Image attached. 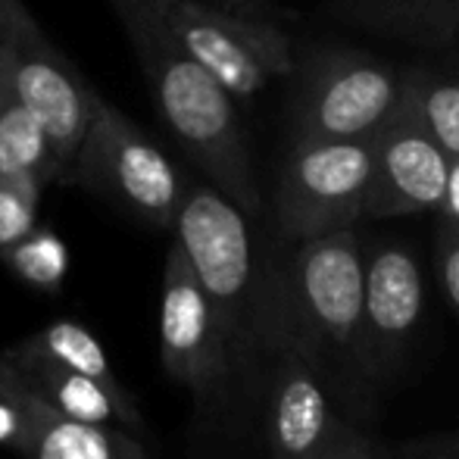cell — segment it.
<instances>
[{
	"instance_id": "obj_1",
	"label": "cell",
	"mask_w": 459,
	"mask_h": 459,
	"mask_svg": "<svg viewBox=\"0 0 459 459\" xmlns=\"http://www.w3.org/2000/svg\"><path fill=\"white\" fill-rule=\"evenodd\" d=\"M290 344L303 351L332 400L351 422L368 429L378 412L363 334V247L353 229L297 241L281 266Z\"/></svg>"
},
{
	"instance_id": "obj_2",
	"label": "cell",
	"mask_w": 459,
	"mask_h": 459,
	"mask_svg": "<svg viewBox=\"0 0 459 459\" xmlns=\"http://www.w3.org/2000/svg\"><path fill=\"white\" fill-rule=\"evenodd\" d=\"M144 69L160 116L169 132L244 216L260 212L250 147L238 119L235 97L225 91L191 54L169 35L147 0H109Z\"/></svg>"
},
{
	"instance_id": "obj_3",
	"label": "cell",
	"mask_w": 459,
	"mask_h": 459,
	"mask_svg": "<svg viewBox=\"0 0 459 459\" xmlns=\"http://www.w3.org/2000/svg\"><path fill=\"white\" fill-rule=\"evenodd\" d=\"M176 244L204 288L225 334L256 359L290 344L281 266L256 260L247 216L216 187L185 191L176 212Z\"/></svg>"
},
{
	"instance_id": "obj_4",
	"label": "cell",
	"mask_w": 459,
	"mask_h": 459,
	"mask_svg": "<svg viewBox=\"0 0 459 459\" xmlns=\"http://www.w3.org/2000/svg\"><path fill=\"white\" fill-rule=\"evenodd\" d=\"M160 359L200 412H219L238 400L263 403L269 359L250 357L225 334L176 241L163 269Z\"/></svg>"
},
{
	"instance_id": "obj_5",
	"label": "cell",
	"mask_w": 459,
	"mask_h": 459,
	"mask_svg": "<svg viewBox=\"0 0 459 459\" xmlns=\"http://www.w3.org/2000/svg\"><path fill=\"white\" fill-rule=\"evenodd\" d=\"M66 178L116 200L157 229H172L185 197L182 176L169 157L100 94Z\"/></svg>"
},
{
	"instance_id": "obj_6",
	"label": "cell",
	"mask_w": 459,
	"mask_h": 459,
	"mask_svg": "<svg viewBox=\"0 0 459 459\" xmlns=\"http://www.w3.org/2000/svg\"><path fill=\"white\" fill-rule=\"evenodd\" d=\"M169 35L231 97H256L294 73V48L278 25L200 0H147Z\"/></svg>"
},
{
	"instance_id": "obj_7",
	"label": "cell",
	"mask_w": 459,
	"mask_h": 459,
	"mask_svg": "<svg viewBox=\"0 0 459 459\" xmlns=\"http://www.w3.org/2000/svg\"><path fill=\"white\" fill-rule=\"evenodd\" d=\"M0 35L10 48L16 103H22L44 128L54 147L56 178H66L91 119L94 88L48 41L22 0H0Z\"/></svg>"
},
{
	"instance_id": "obj_8",
	"label": "cell",
	"mask_w": 459,
	"mask_h": 459,
	"mask_svg": "<svg viewBox=\"0 0 459 459\" xmlns=\"http://www.w3.org/2000/svg\"><path fill=\"white\" fill-rule=\"evenodd\" d=\"M372 182L368 141H294L275 191V219L288 241H307L363 219Z\"/></svg>"
},
{
	"instance_id": "obj_9",
	"label": "cell",
	"mask_w": 459,
	"mask_h": 459,
	"mask_svg": "<svg viewBox=\"0 0 459 459\" xmlns=\"http://www.w3.org/2000/svg\"><path fill=\"white\" fill-rule=\"evenodd\" d=\"M403 75L351 50H322L300 73L297 141H368L397 107Z\"/></svg>"
},
{
	"instance_id": "obj_10",
	"label": "cell",
	"mask_w": 459,
	"mask_h": 459,
	"mask_svg": "<svg viewBox=\"0 0 459 459\" xmlns=\"http://www.w3.org/2000/svg\"><path fill=\"white\" fill-rule=\"evenodd\" d=\"M341 412L325 381L297 344L269 359L260 406V435L269 459H334L359 435Z\"/></svg>"
},
{
	"instance_id": "obj_11",
	"label": "cell",
	"mask_w": 459,
	"mask_h": 459,
	"mask_svg": "<svg viewBox=\"0 0 459 459\" xmlns=\"http://www.w3.org/2000/svg\"><path fill=\"white\" fill-rule=\"evenodd\" d=\"M450 185V160L422 126L410 75L381 128L372 134V182L363 216L397 219L444 210Z\"/></svg>"
},
{
	"instance_id": "obj_12",
	"label": "cell",
	"mask_w": 459,
	"mask_h": 459,
	"mask_svg": "<svg viewBox=\"0 0 459 459\" xmlns=\"http://www.w3.org/2000/svg\"><path fill=\"white\" fill-rule=\"evenodd\" d=\"M425 319L419 256L403 241H381L363 254V334L378 394L385 397L412 357Z\"/></svg>"
},
{
	"instance_id": "obj_13",
	"label": "cell",
	"mask_w": 459,
	"mask_h": 459,
	"mask_svg": "<svg viewBox=\"0 0 459 459\" xmlns=\"http://www.w3.org/2000/svg\"><path fill=\"white\" fill-rule=\"evenodd\" d=\"M10 366L22 375V381L60 416H69L75 422H91V425H122L128 431H141V412L138 406H128L116 400L103 385L85 378V375L73 372V368L54 363L44 353L31 351L25 341L4 347Z\"/></svg>"
},
{
	"instance_id": "obj_14",
	"label": "cell",
	"mask_w": 459,
	"mask_h": 459,
	"mask_svg": "<svg viewBox=\"0 0 459 459\" xmlns=\"http://www.w3.org/2000/svg\"><path fill=\"white\" fill-rule=\"evenodd\" d=\"M22 459H147V454L144 444L122 425L75 422L50 410L35 394L31 435Z\"/></svg>"
},
{
	"instance_id": "obj_15",
	"label": "cell",
	"mask_w": 459,
	"mask_h": 459,
	"mask_svg": "<svg viewBox=\"0 0 459 459\" xmlns=\"http://www.w3.org/2000/svg\"><path fill=\"white\" fill-rule=\"evenodd\" d=\"M341 16L372 31L422 44L459 38V0H341Z\"/></svg>"
},
{
	"instance_id": "obj_16",
	"label": "cell",
	"mask_w": 459,
	"mask_h": 459,
	"mask_svg": "<svg viewBox=\"0 0 459 459\" xmlns=\"http://www.w3.org/2000/svg\"><path fill=\"white\" fill-rule=\"evenodd\" d=\"M22 341L31 351L50 357L54 363L73 368V372L103 385L116 400L134 406L132 394H128L126 387L119 385V378L113 375V366H109V357H107V351H103V344L97 341L94 332H88V328L82 325V322L56 319V322H50V325H44L41 332L29 334V338H22Z\"/></svg>"
},
{
	"instance_id": "obj_17",
	"label": "cell",
	"mask_w": 459,
	"mask_h": 459,
	"mask_svg": "<svg viewBox=\"0 0 459 459\" xmlns=\"http://www.w3.org/2000/svg\"><path fill=\"white\" fill-rule=\"evenodd\" d=\"M0 172L31 176L41 185L56 182L54 147L35 116L16 100L0 113Z\"/></svg>"
},
{
	"instance_id": "obj_18",
	"label": "cell",
	"mask_w": 459,
	"mask_h": 459,
	"mask_svg": "<svg viewBox=\"0 0 459 459\" xmlns=\"http://www.w3.org/2000/svg\"><path fill=\"white\" fill-rule=\"evenodd\" d=\"M0 260L22 284L44 294H60L69 273V250L50 229H31L25 238L0 250Z\"/></svg>"
},
{
	"instance_id": "obj_19",
	"label": "cell",
	"mask_w": 459,
	"mask_h": 459,
	"mask_svg": "<svg viewBox=\"0 0 459 459\" xmlns=\"http://www.w3.org/2000/svg\"><path fill=\"white\" fill-rule=\"evenodd\" d=\"M422 126L450 163L459 160V75H410Z\"/></svg>"
},
{
	"instance_id": "obj_20",
	"label": "cell",
	"mask_w": 459,
	"mask_h": 459,
	"mask_svg": "<svg viewBox=\"0 0 459 459\" xmlns=\"http://www.w3.org/2000/svg\"><path fill=\"white\" fill-rule=\"evenodd\" d=\"M31 410H35V394L22 381V375L10 366V359L0 353V447L25 456L31 435Z\"/></svg>"
},
{
	"instance_id": "obj_21",
	"label": "cell",
	"mask_w": 459,
	"mask_h": 459,
	"mask_svg": "<svg viewBox=\"0 0 459 459\" xmlns=\"http://www.w3.org/2000/svg\"><path fill=\"white\" fill-rule=\"evenodd\" d=\"M41 182L31 176H4L0 172V250L16 244L38 225Z\"/></svg>"
},
{
	"instance_id": "obj_22",
	"label": "cell",
	"mask_w": 459,
	"mask_h": 459,
	"mask_svg": "<svg viewBox=\"0 0 459 459\" xmlns=\"http://www.w3.org/2000/svg\"><path fill=\"white\" fill-rule=\"evenodd\" d=\"M435 273L450 309L459 319V222H454L450 216L441 219L435 235Z\"/></svg>"
},
{
	"instance_id": "obj_23",
	"label": "cell",
	"mask_w": 459,
	"mask_h": 459,
	"mask_svg": "<svg viewBox=\"0 0 459 459\" xmlns=\"http://www.w3.org/2000/svg\"><path fill=\"white\" fill-rule=\"evenodd\" d=\"M394 459H459V429L387 444Z\"/></svg>"
},
{
	"instance_id": "obj_24",
	"label": "cell",
	"mask_w": 459,
	"mask_h": 459,
	"mask_svg": "<svg viewBox=\"0 0 459 459\" xmlns=\"http://www.w3.org/2000/svg\"><path fill=\"white\" fill-rule=\"evenodd\" d=\"M334 459H394V454H391V447H387V441H378V437H372L368 431H359L344 450L334 454Z\"/></svg>"
},
{
	"instance_id": "obj_25",
	"label": "cell",
	"mask_w": 459,
	"mask_h": 459,
	"mask_svg": "<svg viewBox=\"0 0 459 459\" xmlns=\"http://www.w3.org/2000/svg\"><path fill=\"white\" fill-rule=\"evenodd\" d=\"M16 100L13 94V63H10V48H6V38L0 35V113H4L10 103Z\"/></svg>"
},
{
	"instance_id": "obj_26",
	"label": "cell",
	"mask_w": 459,
	"mask_h": 459,
	"mask_svg": "<svg viewBox=\"0 0 459 459\" xmlns=\"http://www.w3.org/2000/svg\"><path fill=\"white\" fill-rule=\"evenodd\" d=\"M444 216L459 222V160L450 163V185H447V200H444Z\"/></svg>"
},
{
	"instance_id": "obj_27",
	"label": "cell",
	"mask_w": 459,
	"mask_h": 459,
	"mask_svg": "<svg viewBox=\"0 0 459 459\" xmlns=\"http://www.w3.org/2000/svg\"><path fill=\"white\" fill-rule=\"evenodd\" d=\"M222 4H229V6H235V10H250V6L256 4V0H222Z\"/></svg>"
}]
</instances>
